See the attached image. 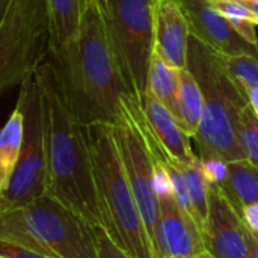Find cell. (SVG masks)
<instances>
[{"mask_svg":"<svg viewBox=\"0 0 258 258\" xmlns=\"http://www.w3.org/2000/svg\"><path fill=\"white\" fill-rule=\"evenodd\" d=\"M50 59L76 119L83 127L115 124L122 98L133 89L106 15L95 0H89L74 39Z\"/></svg>","mask_w":258,"mask_h":258,"instance_id":"cell-1","label":"cell"},{"mask_svg":"<svg viewBox=\"0 0 258 258\" xmlns=\"http://www.w3.org/2000/svg\"><path fill=\"white\" fill-rule=\"evenodd\" d=\"M41 100L48 197L89 225L106 227L85 127L73 115L51 59L35 73Z\"/></svg>","mask_w":258,"mask_h":258,"instance_id":"cell-2","label":"cell"},{"mask_svg":"<svg viewBox=\"0 0 258 258\" xmlns=\"http://www.w3.org/2000/svg\"><path fill=\"white\" fill-rule=\"evenodd\" d=\"M187 68L197 77L204 95L203 118L194 138L198 156L225 163L245 160L237 136L242 110L249 104L245 91L230 74L222 56L192 33Z\"/></svg>","mask_w":258,"mask_h":258,"instance_id":"cell-3","label":"cell"},{"mask_svg":"<svg viewBox=\"0 0 258 258\" xmlns=\"http://www.w3.org/2000/svg\"><path fill=\"white\" fill-rule=\"evenodd\" d=\"M85 135L106 218L104 228L132 258H157L118 151L113 124L86 125Z\"/></svg>","mask_w":258,"mask_h":258,"instance_id":"cell-4","label":"cell"},{"mask_svg":"<svg viewBox=\"0 0 258 258\" xmlns=\"http://www.w3.org/2000/svg\"><path fill=\"white\" fill-rule=\"evenodd\" d=\"M0 242L45 258H100L92 225L48 195L0 215Z\"/></svg>","mask_w":258,"mask_h":258,"instance_id":"cell-5","label":"cell"},{"mask_svg":"<svg viewBox=\"0 0 258 258\" xmlns=\"http://www.w3.org/2000/svg\"><path fill=\"white\" fill-rule=\"evenodd\" d=\"M0 89L21 86L51 57L48 0H0Z\"/></svg>","mask_w":258,"mask_h":258,"instance_id":"cell-6","label":"cell"},{"mask_svg":"<svg viewBox=\"0 0 258 258\" xmlns=\"http://www.w3.org/2000/svg\"><path fill=\"white\" fill-rule=\"evenodd\" d=\"M118 151L157 258L160 252V203L156 187V166L135 113V95H125L113 124Z\"/></svg>","mask_w":258,"mask_h":258,"instance_id":"cell-7","label":"cell"},{"mask_svg":"<svg viewBox=\"0 0 258 258\" xmlns=\"http://www.w3.org/2000/svg\"><path fill=\"white\" fill-rule=\"evenodd\" d=\"M18 100L24 106V142L9 184L0 192V215L27 207L48 195L42 112L35 76L20 86Z\"/></svg>","mask_w":258,"mask_h":258,"instance_id":"cell-8","label":"cell"},{"mask_svg":"<svg viewBox=\"0 0 258 258\" xmlns=\"http://www.w3.org/2000/svg\"><path fill=\"white\" fill-rule=\"evenodd\" d=\"M157 0H106V20L133 94L148 89Z\"/></svg>","mask_w":258,"mask_h":258,"instance_id":"cell-9","label":"cell"},{"mask_svg":"<svg viewBox=\"0 0 258 258\" xmlns=\"http://www.w3.org/2000/svg\"><path fill=\"white\" fill-rule=\"evenodd\" d=\"M154 160V159H153ZM160 203L162 258H198L206 252L203 234L194 218L177 203L166 169L154 160Z\"/></svg>","mask_w":258,"mask_h":258,"instance_id":"cell-10","label":"cell"},{"mask_svg":"<svg viewBox=\"0 0 258 258\" xmlns=\"http://www.w3.org/2000/svg\"><path fill=\"white\" fill-rule=\"evenodd\" d=\"M203 240L206 252L213 258H249L246 227L239 212L222 190L212 184Z\"/></svg>","mask_w":258,"mask_h":258,"instance_id":"cell-11","label":"cell"},{"mask_svg":"<svg viewBox=\"0 0 258 258\" xmlns=\"http://www.w3.org/2000/svg\"><path fill=\"white\" fill-rule=\"evenodd\" d=\"M189 20L190 33L222 56H252L258 48L249 44L231 23L212 5L210 0H181Z\"/></svg>","mask_w":258,"mask_h":258,"instance_id":"cell-12","label":"cell"},{"mask_svg":"<svg viewBox=\"0 0 258 258\" xmlns=\"http://www.w3.org/2000/svg\"><path fill=\"white\" fill-rule=\"evenodd\" d=\"M189 41L190 26L181 0H157L154 51L181 70L187 67Z\"/></svg>","mask_w":258,"mask_h":258,"instance_id":"cell-13","label":"cell"},{"mask_svg":"<svg viewBox=\"0 0 258 258\" xmlns=\"http://www.w3.org/2000/svg\"><path fill=\"white\" fill-rule=\"evenodd\" d=\"M135 97L145 115L151 132L163 145V148L180 163H192L198 154L194 153L190 145L192 138L183 130L177 118L150 92V89Z\"/></svg>","mask_w":258,"mask_h":258,"instance_id":"cell-14","label":"cell"},{"mask_svg":"<svg viewBox=\"0 0 258 258\" xmlns=\"http://www.w3.org/2000/svg\"><path fill=\"white\" fill-rule=\"evenodd\" d=\"M212 186L222 190L239 215L245 207L258 204V169L248 160L225 163L224 177Z\"/></svg>","mask_w":258,"mask_h":258,"instance_id":"cell-15","label":"cell"},{"mask_svg":"<svg viewBox=\"0 0 258 258\" xmlns=\"http://www.w3.org/2000/svg\"><path fill=\"white\" fill-rule=\"evenodd\" d=\"M24 106L18 100L0 135V192H3L17 168L24 142Z\"/></svg>","mask_w":258,"mask_h":258,"instance_id":"cell-16","label":"cell"},{"mask_svg":"<svg viewBox=\"0 0 258 258\" xmlns=\"http://www.w3.org/2000/svg\"><path fill=\"white\" fill-rule=\"evenodd\" d=\"M89 0H48L51 15V54L65 48L77 35Z\"/></svg>","mask_w":258,"mask_h":258,"instance_id":"cell-17","label":"cell"},{"mask_svg":"<svg viewBox=\"0 0 258 258\" xmlns=\"http://www.w3.org/2000/svg\"><path fill=\"white\" fill-rule=\"evenodd\" d=\"M178 88H180V68L171 65L157 51H154L150 63L148 89L180 122Z\"/></svg>","mask_w":258,"mask_h":258,"instance_id":"cell-18","label":"cell"},{"mask_svg":"<svg viewBox=\"0 0 258 258\" xmlns=\"http://www.w3.org/2000/svg\"><path fill=\"white\" fill-rule=\"evenodd\" d=\"M204 110V95L197 77L186 67L180 70V88H178V112L180 125L190 136L198 133Z\"/></svg>","mask_w":258,"mask_h":258,"instance_id":"cell-19","label":"cell"},{"mask_svg":"<svg viewBox=\"0 0 258 258\" xmlns=\"http://www.w3.org/2000/svg\"><path fill=\"white\" fill-rule=\"evenodd\" d=\"M183 174H184V178H186L189 198H190V203H192L194 210H195L197 224H198L200 231L203 234L204 228H206L207 216H209L210 181L207 178V174H206L201 157L197 156V159L192 163L183 165Z\"/></svg>","mask_w":258,"mask_h":258,"instance_id":"cell-20","label":"cell"},{"mask_svg":"<svg viewBox=\"0 0 258 258\" xmlns=\"http://www.w3.org/2000/svg\"><path fill=\"white\" fill-rule=\"evenodd\" d=\"M212 5L231 23V26L249 44L258 48L257 24L242 0H210Z\"/></svg>","mask_w":258,"mask_h":258,"instance_id":"cell-21","label":"cell"},{"mask_svg":"<svg viewBox=\"0 0 258 258\" xmlns=\"http://www.w3.org/2000/svg\"><path fill=\"white\" fill-rule=\"evenodd\" d=\"M237 136L245 160L258 169V116L251 104H246L242 110Z\"/></svg>","mask_w":258,"mask_h":258,"instance_id":"cell-22","label":"cell"},{"mask_svg":"<svg viewBox=\"0 0 258 258\" xmlns=\"http://www.w3.org/2000/svg\"><path fill=\"white\" fill-rule=\"evenodd\" d=\"M222 56V54H221ZM233 79L245 91L258 86V59L252 56H222Z\"/></svg>","mask_w":258,"mask_h":258,"instance_id":"cell-23","label":"cell"},{"mask_svg":"<svg viewBox=\"0 0 258 258\" xmlns=\"http://www.w3.org/2000/svg\"><path fill=\"white\" fill-rule=\"evenodd\" d=\"M92 234L95 239V245H97L100 258H132L113 242V239L109 236L104 227L92 225Z\"/></svg>","mask_w":258,"mask_h":258,"instance_id":"cell-24","label":"cell"},{"mask_svg":"<svg viewBox=\"0 0 258 258\" xmlns=\"http://www.w3.org/2000/svg\"><path fill=\"white\" fill-rule=\"evenodd\" d=\"M0 255L8 258H45L33 251H29L26 248L8 243V242H0Z\"/></svg>","mask_w":258,"mask_h":258,"instance_id":"cell-25","label":"cell"},{"mask_svg":"<svg viewBox=\"0 0 258 258\" xmlns=\"http://www.w3.org/2000/svg\"><path fill=\"white\" fill-rule=\"evenodd\" d=\"M240 218H242L243 224L246 225V228L255 236V239L258 240V204L245 207L240 212Z\"/></svg>","mask_w":258,"mask_h":258,"instance_id":"cell-26","label":"cell"},{"mask_svg":"<svg viewBox=\"0 0 258 258\" xmlns=\"http://www.w3.org/2000/svg\"><path fill=\"white\" fill-rule=\"evenodd\" d=\"M246 239H248V246H249V258H258V240L248 228H246Z\"/></svg>","mask_w":258,"mask_h":258,"instance_id":"cell-27","label":"cell"},{"mask_svg":"<svg viewBox=\"0 0 258 258\" xmlns=\"http://www.w3.org/2000/svg\"><path fill=\"white\" fill-rule=\"evenodd\" d=\"M245 94L248 97L249 104L252 106V109L255 110V113H257L258 116V86H252V88L245 89Z\"/></svg>","mask_w":258,"mask_h":258,"instance_id":"cell-28","label":"cell"},{"mask_svg":"<svg viewBox=\"0 0 258 258\" xmlns=\"http://www.w3.org/2000/svg\"><path fill=\"white\" fill-rule=\"evenodd\" d=\"M243 3H245L246 8L249 9L252 18H254V21H255V24L258 26V0H245Z\"/></svg>","mask_w":258,"mask_h":258,"instance_id":"cell-29","label":"cell"},{"mask_svg":"<svg viewBox=\"0 0 258 258\" xmlns=\"http://www.w3.org/2000/svg\"><path fill=\"white\" fill-rule=\"evenodd\" d=\"M97 3H98V6L101 8V11L104 12L106 11V0H95Z\"/></svg>","mask_w":258,"mask_h":258,"instance_id":"cell-30","label":"cell"},{"mask_svg":"<svg viewBox=\"0 0 258 258\" xmlns=\"http://www.w3.org/2000/svg\"><path fill=\"white\" fill-rule=\"evenodd\" d=\"M200 258H213V257H212L210 254H207V252H204V254H203V255H201V257H200Z\"/></svg>","mask_w":258,"mask_h":258,"instance_id":"cell-31","label":"cell"},{"mask_svg":"<svg viewBox=\"0 0 258 258\" xmlns=\"http://www.w3.org/2000/svg\"><path fill=\"white\" fill-rule=\"evenodd\" d=\"M0 258H8V257H3V255H0Z\"/></svg>","mask_w":258,"mask_h":258,"instance_id":"cell-32","label":"cell"},{"mask_svg":"<svg viewBox=\"0 0 258 258\" xmlns=\"http://www.w3.org/2000/svg\"><path fill=\"white\" fill-rule=\"evenodd\" d=\"M242 2H245V0H242Z\"/></svg>","mask_w":258,"mask_h":258,"instance_id":"cell-33","label":"cell"},{"mask_svg":"<svg viewBox=\"0 0 258 258\" xmlns=\"http://www.w3.org/2000/svg\"><path fill=\"white\" fill-rule=\"evenodd\" d=\"M198 258H200V257H198Z\"/></svg>","mask_w":258,"mask_h":258,"instance_id":"cell-34","label":"cell"}]
</instances>
